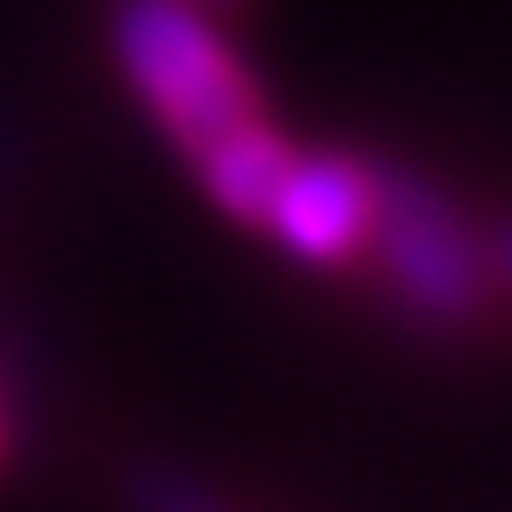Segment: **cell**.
I'll return each mask as SVG.
<instances>
[{
    "label": "cell",
    "mask_w": 512,
    "mask_h": 512,
    "mask_svg": "<svg viewBox=\"0 0 512 512\" xmlns=\"http://www.w3.org/2000/svg\"><path fill=\"white\" fill-rule=\"evenodd\" d=\"M114 54L143 108L191 155L256 120V84L197 0H126L114 12Z\"/></svg>",
    "instance_id": "6da1fadb"
},
{
    "label": "cell",
    "mask_w": 512,
    "mask_h": 512,
    "mask_svg": "<svg viewBox=\"0 0 512 512\" xmlns=\"http://www.w3.org/2000/svg\"><path fill=\"white\" fill-rule=\"evenodd\" d=\"M370 239L382 245L387 274L435 316H459L477 292L471 239L459 215L423 191V185H376V227Z\"/></svg>",
    "instance_id": "7a4b0ae2"
},
{
    "label": "cell",
    "mask_w": 512,
    "mask_h": 512,
    "mask_svg": "<svg viewBox=\"0 0 512 512\" xmlns=\"http://www.w3.org/2000/svg\"><path fill=\"white\" fill-rule=\"evenodd\" d=\"M262 227L304 262H340L358 245H370L376 227V179L358 161L340 155H310L280 173Z\"/></svg>",
    "instance_id": "3957f363"
},
{
    "label": "cell",
    "mask_w": 512,
    "mask_h": 512,
    "mask_svg": "<svg viewBox=\"0 0 512 512\" xmlns=\"http://www.w3.org/2000/svg\"><path fill=\"white\" fill-rule=\"evenodd\" d=\"M286 167H292V143L268 126L262 114L245 120L239 131H227L221 143H209V149L197 155L203 191H209L233 221H251V227H262L268 197H274V185H280Z\"/></svg>",
    "instance_id": "277c9868"
}]
</instances>
